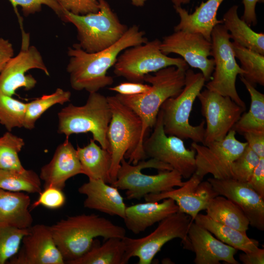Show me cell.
Here are the masks:
<instances>
[{
  "instance_id": "7dc6e473",
  "label": "cell",
  "mask_w": 264,
  "mask_h": 264,
  "mask_svg": "<svg viewBox=\"0 0 264 264\" xmlns=\"http://www.w3.org/2000/svg\"><path fill=\"white\" fill-rule=\"evenodd\" d=\"M240 260L243 264H264V249L259 247L250 252H243L239 255Z\"/></svg>"
},
{
  "instance_id": "2e32d148",
  "label": "cell",
  "mask_w": 264,
  "mask_h": 264,
  "mask_svg": "<svg viewBox=\"0 0 264 264\" xmlns=\"http://www.w3.org/2000/svg\"><path fill=\"white\" fill-rule=\"evenodd\" d=\"M160 49L168 55L178 54L187 64L201 71L206 82L211 79L215 64L212 56V43L202 35L185 31H176L165 36L161 41Z\"/></svg>"
},
{
  "instance_id": "7402d4cb",
  "label": "cell",
  "mask_w": 264,
  "mask_h": 264,
  "mask_svg": "<svg viewBox=\"0 0 264 264\" xmlns=\"http://www.w3.org/2000/svg\"><path fill=\"white\" fill-rule=\"evenodd\" d=\"M88 179L78 190L80 194L86 196L84 207L123 219L126 206L118 189L101 179Z\"/></svg>"
},
{
  "instance_id": "bcb514c9",
  "label": "cell",
  "mask_w": 264,
  "mask_h": 264,
  "mask_svg": "<svg viewBox=\"0 0 264 264\" xmlns=\"http://www.w3.org/2000/svg\"><path fill=\"white\" fill-rule=\"evenodd\" d=\"M14 52L12 44L7 40L0 38V73L13 57Z\"/></svg>"
},
{
  "instance_id": "4fadbf2b",
  "label": "cell",
  "mask_w": 264,
  "mask_h": 264,
  "mask_svg": "<svg viewBox=\"0 0 264 264\" xmlns=\"http://www.w3.org/2000/svg\"><path fill=\"white\" fill-rule=\"evenodd\" d=\"M151 134L143 143L146 158H154L170 165L182 177L190 178L196 170V152L185 146L183 139L165 133L159 110Z\"/></svg>"
},
{
  "instance_id": "cb8c5ba5",
  "label": "cell",
  "mask_w": 264,
  "mask_h": 264,
  "mask_svg": "<svg viewBox=\"0 0 264 264\" xmlns=\"http://www.w3.org/2000/svg\"><path fill=\"white\" fill-rule=\"evenodd\" d=\"M224 0H207L202 2L195 11L189 14L181 6H174L180 19L174 27V31H185L198 33L211 41V33L214 27L222 24L217 18L218 10Z\"/></svg>"
},
{
  "instance_id": "ee69618b",
  "label": "cell",
  "mask_w": 264,
  "mask_h": 264,
  "mask_svg": "<svg viewBox=\"0 0 264 264\" xmlns=\"http://www.w3.org/2000/svg\"><path fill=\"white\" fill-rule=\"evenodd\" d=\"M243 135L250 149L260 158L264 157V134L245 133Z\"/></svg>"
},
{
  "instance_id": "52a82bcc",
  "label": "cell",
  "mask_w": 264,
  "mask_h": 264,
  "mask_svg": "<svg viewBox=\"0 0 264 264\" xmlns=\"http://www.w3.org/2000/svg\"><path fill=\"white\" fill-rule=\"evenodd\" d=\"M98 1L99 9L96 13L78 15L63 10L64 22L75 26L77 44L88 53L110 46L121 39L128 28L120 22L106 0Z\"/></svg>"
},
{
  "instance_id": "9c48e42d",
  "label": "cell",
  "mask_w": 264,
  "mask_h": 264,
  "mask_svg": "<svg viewBox=\"0 0 264 264\" xmlns=\"http://www.w3.org/2000/svg\"><path fill=\"white\" fill-rule=\"evenodd\" d=\"M230 35L222 24H218L211 33L212 56L215 66L211 79L205 85L206 89L229 97L236 103L246 109L236 88L238 75L244 71L239 66L234 52Z\"/></svg>"
},
{
  "instance_id": "484cf974",
  "label": "cell",
  "mask_w": 264,
  "mask_h": 264,
  "mask_svg": "<svg viewBox=\"0 0 264 264\" xmlns=\"http://www.w3.org/2000/svg\"><path fill=\"white\" fill-rule=\"evenodd\" d=\"M76 149L83 174L88 179H101L112 184L110 176L111 157L108 150L98 146L93 139H90L86 146H77Z\"/></svg>"
},
{
  "instance_id": "f6af8a7d",
  "label": "cell",
  "mask_w": 264,
  "mask_h": 264,
  "mask_svg": "<svg viewBox=\"0 0 264 264\" xmlns=\"http://www.w3.org/2000/svg\"><path fill=\"white\" fill-rule=\"evenodd\" d=\"M264 0H242L244 5V12L241 19L249 26H255L257 23L255 12L257 3L264 2Z\"/></svg>"
},
{
  "instance_id": "9a60e30c",
  "label": "cell",
  "mask_w": 264,
  "mask_h": 264,
  "mask_svg": "<svg viewBox=\"0 0 264 264\" xmlns=\"http://www.w3.org/2000/svg\"><path fill=\"white\" fill-rule=\"evenodd\" d=\"M32 69H39L46 75H49L41 53L35 46L30 45L29 34L22 28L20 51L9 60L0 73V90L7 95L12 96L20 88L26 90L34 88L36 80L31 75L26 74Z\"/></svg>"
},
{
  "instance_id": "ab89813d",
  "label": "cell",
  "mask_w": 264,
  "mask_h": 264,
  "mask_svg": "<svg viewBox=\"0 0 264 264\" xmlns=\"http://www.w3.org/2000/svg\"><path fill=\"white\" fill-rule=\"evenodd\" d=\"M66 198L62 190L54 187L44 188L39 193L37 199L30 204V210L39 206H43L50 209H56L63 207L66 203Z\"/></svg>"
},
{
  "instance_id": "4dcf8cb0",
  "label": "cell",
  "mask_w": 264,
  "mask_h": 264,
  "mask_svg": "<svg viewBox=\"0 0 264 264\" xmlns=\"http://www.w3.org/2000/svg\"><path fill=\"white\" fill-rule=\"evenodd\" d=\"M125 252L123 238H110L102 245L94 239L87 253L69 264H124Z\"/></svg>"
},
{
  "instance_id": "5bb4252c",
  "label": "cell",
  "mask_w": 264,
  "mask_h": 264,
  "mask_svg": "<svg viewBox=\"0 0 264 264\" xmlns=\"http://www.w3.org/2000/svg\"><path fill=\"white\" fill-rule=\"evenodd\" d=\"M197 97L201 104V113L205 118L204 145L223 139L246 109L229 97L206 88L201 91Z\"/></svg>"
},
{
  "instance_id": "ffe728a7",
  "label": "cell",
  "mask_w": 264,
  "mask_h": 264,
  "mask_svg": "<svg viewBox=\"0 0 264 264\" xmlns=\"http://www.w3.org/2000/svg\"><path fill=\"white\" fill-rule=\"evenodd\" d=\"M188 241L184 248L195 253L196 264H219L220 261L239 264L235 258L237 250L215 238L202 226L192 221L188 231Z\"/></svg>"
},
{
  "instance_id": "f35d334b",
  "label": "cell",
  "mask_w": 264,
  "mask_h": 264,
  "mask_svg": "<svg viewBox=\"0 0 264 264\" xmlns=\"http://www.w3.org/2000/svg\"><path fill=\"white\" fill-rule=\"evenodd\" d=\"M14 8L16 13L19 16L17 7H22L23 14L28 16L39 12L43 5L50 8L55 14L65 21L63 9L57 2L56 0H9Z\"/></svg>"
},
{
  "instance_id": "60d3db41",
  "label": "cell",
  "mask_w": 264,
  "mask_h": 264,
  "mask_svg": "<svg viewBox=\"0 0 264 264\" xmlns=\"http://www.w3.org/2000/svg\"><path fill=\"white\" fill-rule=\"evenodd\" d=\"M63 10L73 14L84 15L96 13L99 9L98 0H56Z\"/></svg>"
},
{
  "instance_id": "d6a6232c",
  "label": "cell",
  "mask_w": 264,
  "mask_h": 264,
  "mask_svg": "<svg viewBox=\"0 0 264 264\" xmlns=\"http://www.w3.org/2000/svg\"><path fill=\"white\" fill-rule=\"evenodd\" d=\"M235 57L240 62L241 67L244 71L242 76L251 85L264 86V55L243 47L233 42Z\"/></svg>"
},
{
  "instance_id": "d4e9b609",
  "label": "cell",
  "mask_w": 264,
  "mask_h": 264,
  "mask_svg": "<svg viewBox=\"0 0 264 264\" xmlns=\"http://www.w3.org/2000/svg\"><path fill=\"white\" fill-rule=\"evenodd\" d=\"M30 197L24 192L0 189V226L27 229L32 225Z\"/></svg>"
},
{
  "instance_id": "5b68a950",
  "label": "cell",
  "mask_w": 264,
  "mask_h": 264,
  "mask_svg": "<svg viewBox=\"0 0 264 264\" xmlns=\"http://www.w3.org/2000/svg\"><path fill=\"white\" fill-rule=\"evenodd\" d=\"M181 175L169 164L154 158L139 161L136 164L124 158L121 161L116 180L112 184L126 190L129 200H140L149 194L170 190L184 184Z\"/></svg>"
},
{
  "instance_id": "b9f144b4",
  "label": "cell",
  "mask_w": 264,
  "mask_h": 264,
  "mask_svg": "<svg viewBox=\"0 0 264 264\" xmlns=\"http://www.w3.org/2000/svg\"><path fill=\"white\" fill-rule=\"evenodd\" d=\"M151 89V85L144 84L141 82H128L120 83L109 89L118 94L124 95H134L148 92Z\"/></svg>"
},
{
  "instance_id": "6da1fadb",
  "label": "cell",
  "mask_w": 264,
  "mask_h": 264,
  "mask_svg": "<svg viewBox=\"0 0 264 264\" xmlns=\"http://www.w3.org/2000/svg\"><path fill=\"white\" fill-rule=\"evenodd\" d=\"M148 41L144 31L133 25L128 28L124 35L110 46L95 53H88L77 44L68 47L69 57L66 70L70 83L76 90L98 92L112 85L113 78L107 75L108 70L115 64L119 54L127 48Z\"/></svg>"
},
{
  "instance_id": "c3c4849f",
  "label": "cell",
  "mask_w": 264,
  "mask_h": 264,
  "mask_svg": "<svg viewBox=\"0 0 264 264\" xmlns=\"http://www.w3.org/2000/svg\"><path fill=\"white\" fill-rule=\"evenodd\" d=\"M191 0H171L174 6H181L182 4L189 3Z\"/></svg>"
},
{
  "instance_id": "74e56055",
  "label": "cell",
  "mask_w": 264,
  "mask_h": 264,
  "mask_svg": "<svg viewBox=\"0 0 264 264\" xmlns=\"http://www.w3.org/2000/svg\"><path fill=\"white\" fill-rule=\"evenodd\" d=\"M259 156L248 146L232 165V178L247 182L260 161Z\"/></svg>"
},
{
  "instance_id": "7bdbcfd3",
  "label": "cell",
  "mask_w": 264,
  "mask_h": 264,
  "mask_svg": "<svg viewBox=\"0 0 264 264\" xmlns=\"http://www.w3.org/2000/svg\"><path fill=\"white\" fill-rule=\"evenodd\" d=\"M246 182L264 198V157L260 158L258 164Z\"/></svg>"
},
{
  "instance_id": "d6986e66",
  "label": "cell",
  "mask_w": 264,
  "mask_h": 264,
  "mask_svg": "<svg viewBox=\"0 0 264 264\" xmlns=\"http://www.w3.org/2000/svg\"><path fill=\"white\" fill-rule=\"evenodd\" d=\"M207 180L218 195L226 198L241 208L249 225L259 230H264V198L246 182L214 177H210Z\"/></svg>"
},
{
  "instance_id": "3957f363",
  "label": "cell",
  "mask_w": 264,
  "mask_h": 264,
  "mask_svg": "<svg viewBox=\"0 0 264 264\" xmlns=\"http://www.w3.org/2000/svg\"><path fill=\"white\" fill-rule=\"evenodd\" d=\"M107 99L111 112L107 139L111 157L110 176L112 184L116 180L123 158L136 164L146 157L143 149L142 125L139 117L115 95L107 96Z\"/></svg>"
},
{
  "instance_id": "1f68e13d",
  "label": "cell",
  "mask_w": 264,
  "mask_h": 264,
  "mask_svg": "<svg viewBox=\"0 0 264 264\" xmlns=\"http://www.w3.org/2000/svg\"><path fill=\"white\" fill-rule=\"evenodd\" d=\"M0 189L12 192L39 194L42 190L41 179L31 170L19 171L0 169Z\"/></svg>"
},
{
  "instance_id": "44dd1931",
  "label": "cell",
  "mask_w": 264,
  "mask_h": 264,
  "mask_svg": "<svg viewBox=\"0 0 264 264\" xmlns=\"http://www.w3.org/2000/svg\"><path fill=\"white\" fill-rule=\"evenodd\" d=\"M81 174L76 149L67 138L57 147L50 162L41 168L39 176L44 181V188L54 187L63 190L68 179Z\"/></svg>"
},
{
  "instance_id": "8d00e7d4",
  "label": "cell",
  "mask_w": 264,
  "mask_h": 264,
  "mask_svg": "<svg viewBox=\"0 0 264 264\" xmlns=\"http://www.w3.org/2000/svg\"><path fill=\"white\" fill-rule=\"evenodd\" d=\"M28 228L0 226V264H7L18 252Z\"/></svg>"
},
{
  "instance_id": "f1b7e54d",
  "label": "cell",
  "mask_w": 264,
  "mask_h": 264,
  "mask_svg": "<svg viewBox=\"0 0 264 264\" xmlns=\"http://www.w3.org/2000/svg\"><path fill=\"white\" fill-rule=\"evenodd\" d=\"M240 79L250 95L251 103L248 111L242 114L232 129L242 135L245 133L264 134V94L242 76Z\"/></svg>"
},
{
  "instance_id": "836d02e7",
  "label": "cell",
  "mask_w": 264,
  "mask_h": 264,
  "mask_svg": "<svg viewBox=\"0 0 264 264\" xmlns=\"http://www.w3.org/2000/svg\"><path fill=\"white\" fill-rule=\"evenodd\" d=\"M70 97V91L58 88L52 93L26 103L23 127L28 130L34 129L37 120L47 110L57 104L63 105L69 101Z\"/></svg>"
},
{
  "instance_id": "ba28073f",
  "label": "cell",
  "mask_w": 264,
  "mask_h": 264,
  "mask_svg": "<svg viewBox=\"0 0 264 264\" xmlns=\"http://www.w3.org/2000/svg\"><path fill=\"white\" fill-rule=\"evenodd\" d=\"M58 116L59 133L68 138L72 134L90 132L93 139L109 151L107 131L111 112L107 97L98 92H90L84 105L70 104L59 112Z\"/></svg>"
},
{
  "instance_id": "8fae6325",
  "label": "cell",
  "mask_w": 264,
  "mask_h": 264,
  "mask_svg": "<svg viewBox=\"0 0 264 264\" xmlns=\"http://www.w3.org/2000/svg\"><path fill=\"white\" fill-rule=\"evenodd\" d=\"M193 221L189 215L178 211L158 222L157 227L142 238H123L125 245L124 264L132 257L138 258V264H150L163 245L176 238L187 242L188 231Z\"/></svg>"
},
{
  "instance_id": "8992f818",
  "label": "cell",
  "mask_w": 264,
  "mask_h": 264,
  "mask_svg": "<svg viewBox=\"0 0 264 264\" xmlns=\"http://www.w3.org/2000/svg\"><path fill=\"white\" fill-rule=\"evenodd\" d=\"M205 82L201 72L195 73L189 68L186 70L185 85L182 91L177 96L167 99L160 107L163 128L166 134L203 143L205 121H202L198 125L193 126L189 122V117L194 101Z\"/></svg>"
},
{
  "instance_id": "7c38bea8",
  "label": "cell",
  "mask_w": 264,
  "mask_h": 264,
  "mask_svg": "<svg viewBox=\"0 0 264 264\" xmlns=\"http://www.w3.org/2000/svg\"><path fill=\"white\" fill-rule=\"evenodd\" d=\"M236 132L231 130L221 140L207 145L193 142L191 148L196 152L195 174L200 178L210 174L219 179L232 178V165L247 146L236 138Z\"/></svg>"
},
{
  "instance_id": "f546056e",
  "label": "cell",
  "mask_w": 264,
  "mask_h": 264,
  "mask_svg": "<svg viewBox=\"0 0 264 264\" xmlns=\"http://www.w3.org/2000/svg\"><path fill=\"white\" fill-rule=\"evenodd\" d=\"M206 215L214 220L246 233L249 222L241 208L226 198L218 195L211 199Z\"/></svg>"
},
{
  "instance_id": "e575fe53",
  "label": "cell",
  "mask_w": 264,
  "mask_h": 264,
  "mask_svg": "<svg viewBox=\"0 0 264 264\" xmlns=\"http://www.w3.org/2000/svg\"><path fill=\"white\" fill-rule=\"evenodd\" d=\"M24 145L22 138L9 131L0 137V169L19 171L25 169L19 157Z\"/></svg>"
},
{
  "instance_id": "4316f807",
  "label": "cell",
  "mask_w": 264,
  "mask_h": 264,
  "mask_svg": "<svg viewBox=\"0 0 264 264\" xmlns=\"http://www.w3.org/2000/svg\"><path fill=\"white\" fill-rule=\"evenodd\" d=\"M238 9L237 5L231 6L223 15L222 24L233 42L264 55V34L254 31L239 18Z\"/></svg>"
},
{
  "instance_id": "681fc988",
  "label": "cell",
  "mask_w": 264,
  "mask_h": 264,
  "mask_svg": "<svg viewBox=\"0 0 264 264\" xmlns=\"http://www.w3.org/2000/svg\"><path fill=\"white\" fill-rule=\"evenodd\" d=\"M132 4L136 7H142L147 0H130Z\"/></svg>"
},
{
  "instance_id": "83f0119b",
  "label": "cell",
  "mask_w": 264,
  "mask_h": 264,
  "mask_svg": "<svg viewBox=\"0 0 264 264\" xmlns=\"http://www.w3.org/2000/svg\"><path fill=\"white\" fill-rule=\"evenodd\" d=\"M194 221L214 234L218 240L237 250L250 252L259 248V242L249 238L246 233L218 222L207 215L198 213Z\"/></svg>"
},
{
  "instance_id": "d590c367",
  "label": "cell",
  "mask_w": 264,
  "mask_h": 264,
  "mask_svg": "<svg viewBox=\"0 0 264 264\" xmlns=\"http://www.w3.org/2000/svg\"><path fill=\"white\" fill-rule=\"evenodd\" d=\"M26 103L0 90V123L9 132L23 126Z\"/></svg>"
},
{
  "instance_id": "277c9868",
  "label": "cell",
  "mask_w": 264,
  "mask_h": 264,
  "mask_svg": "<svg viewBox=\"0 0 264 264\" xmlns=\"http://www.w3.org/2000/svg\"><path fill=\"white\" fill-rule=\"evenodd\" d=\"M187 68L170 66L153 74H148L144 82L151 84L147 92L134 95L116 94V97L123 104L132 110L140 118L142 129V143L149 129L153 128L162 104L168 98L178 95L185 85Z\"/></svg>"
},
{
  "instance_id": "30bf717a",
  "label": "cell",
  "mask_w": 264,
  "mask_h": 264,
  "mask_svg": "<svg viewBox=\"0 0 264 264\" xmlns=\"http://www.w3.org/2000/svg\"><path fill=\"white\" fill-rule=\"evenodd\" d=\"M160 44L161 41L155 39L126 48L117 57L113 66L114 73L130 82L143 83L146 75L166 67L188 68V65L182 58L164 54Z\"/></svg>"
},
{
  "instance_id": "e0dca14e",
  "label": "cell",
  "mask_w": 264,
  "mask_h": 264,
  "mask_svg": "<svg viewBox=\"0 0 264 264\" xmlns=\"http://www.w3.org/2000/svg\"><path fill=\"white\" fill-rule=\"evenodd\" d=\"M9 264H64L50 226L38 224L28 228L18 252L7 262Z\"/></svg>"
},
{
  "instance_id": "7a4b0ae2",
  "label": "cell",
  "mask_w": 264,
  "mask_h": 264,
  "mask_svg": "<svg viewBox=\"0 0 264 264\" xmlns=\"http://www.w3.org/2000/svg\"><path fill=\"white\" fill-rule=\"evenodd\" d=\"M49 226L65 264H68L87 253L96 238L122 239L126 233L122 226L95 214L69 216Z\"/></svg>"
},
{
  "instance_id": "ac0fdd59",
  "label": "cell",
  "mask_w": 264,
  "mask_h": 264,
  "mask_svg": "<svg viewBox=\"0 0 264 264\" xmlns=\"http://www.w3.org/2000/svg\"><path fill=\"white\" fill-rule=\"evenodd\" d=\"M202 180L194 173L178 188L157 194H149L144 198L146 201L151 202L171 198L178 206V211L189 215L194 221L200 211L206 209L211 199L218 196L210 183Z\"/></svg>"
},
{
  "instance_id": "603a6c76",
  "label": "cell",
  "mask_w": 264,
  "mask_h": 264,
  "mask_svg": "<svg viewBox=\"0 0 264 264\" xmlns=\"http://www.w3.org/2000/svg\"><path fill=\"white\" fill-rule=\"evenodd\" d=\"M179 211L175 201L165 198L162 202L146 201L126 206L123 219L127 228L135 234Z\"/></svg>"
}]
</instances>
